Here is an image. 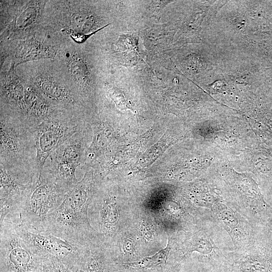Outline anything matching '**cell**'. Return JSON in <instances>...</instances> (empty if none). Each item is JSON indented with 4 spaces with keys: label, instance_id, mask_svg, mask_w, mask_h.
I'll return each mask as SVG.
<instances>
[{
    "label": "cell",
    "instance_id": "7c38bea8",
    "mask_svg": "<svg viewBox=\"0 0 272 272\" xmlns=\"http://www.w3.org/2000/svg\"><path fill=\"white\" fill-rule=\"evenodd\" d=\"M13 70L12 68L1 79V108L18 114L29 123L25 102L24 82Z\"/></svg>",
    "mask_w": 272,
    "mask_h": 272
},
{
    "label": "cell",
    "instance_id": "5b68a950",
    "mask_svg": "<svg viewBox=\"0 0 272 272\" xmlns=\"http://www.w3.org/2000/svg\"><path fill=\"white\" fill-rule=\"evenodd\" d=\"M87 123L83 118L57 111L38 126L35 131V143L39 174L51 154Z\"/></svg>",
    "mask_w": 272,
    "mask_h": 272
},
{
    "label": "cell",
    "instance_id": "277c9868",
    "mask_svg": "<svg viewBox=\"0 0 272 272\" xmlns=\"http://www.w3.org/2000/svg\"><path fill=\"white\" fill-rule=\"evenodd\" d=\"M38 175L35 171L0 164V223L6 218L20 219Z\"/></svg>",
    "mask_w": 272,
    "mask_h": 272
},
{
    "label": "cell",
    "instance_id": "ac0fdd59",
    "mask_svg": "<svg viewBox=\"0 0 272 272\" xmlns=\"http://www.w3.org/2000/svg\"><path fill=\"white\" fill-rule=\"evenodd\" d=\"M103 252L89 246L85 249L79 272H113Z\"/></svg>",
    "mask_w": 272,
    "mask_h": 272
},
{
    "label": "cell",
    "instance_id": "ba28073f",
    "mask_svg": "<svg viewBox=\"0 0 272 272\" xmlns=\"http://www.w3.org/2000/svg\"><path fill=\"white\" fill-rule=\"evenodd\" d=\"M19 234L30 249L42 257L57 259L79 268L84 247H77L68 241L47 233L31 231L15 220Z\"/></svg>",
    "mask_w": 272,
    "mask_h": 272
},
{
    "label": "cell",
    "instance_id": "e0dca14e",
    "mask_svg": "<svg viewBox=\"0 0 272 272\" xmlns=\"http://www.w3.org/2000/svg\"><path fill=\"white\" fill-rule=\"evenodd\" d=\"M171 247L169 240L167 247L155 254L135 262L122 263L121 265L124 270L130 272H146L154 270L161 265L166 264Z\"/></svg>",
    "mask_w": 272,
    "mask_h": 272
},
{
    "label": "cell",
    "instance_id": "8992f818",
    "mask_svg": "<svg viewBox=\"0 0 272 272\" xmlns=\"http://www.w3.org/2000/svg\"><path fill=\"white\" fill-rule=\"evenodd\" d=\"M1 272H41L45 257L34 253L19 234L14 220L0 223Z\"/></svg>",
    "mask_w": 272,
    "mask_h": 272
},
{
    "label": "cell",
    "instance_id": "30bf717a",
    "mask_svg": "<svg viewBox=\"0 0 272 272\" xmlns=\"http://www.w3.org/2000/svg\"><path fill=\"white\" fill-rule=\"evenodd\" d=\"M211 212L216 224L229 234L235 250L247 247L268 228L252 224L222 199L213 205Z\"/></svg>",
    "mask_w": 272,
    "mask_h": 272
},
{
    "label": "cell",
    "instance_id": "d6986e66",
    "mask_svg": "<svg viewBox=\"0 0 272 272\" xmlns=\"http://www.w3.org/2000/svg\"><path fill=\"white\" fill-rule=\"evenodd\" d=\"M65 16L63 28L68 34H87L92 28L93 22L87 13L79 8H73Z\"/></svg>",
    "mask_w": 272,
    "mask_h": 272
},
{
    "label": "cell",
    "instance_id": "4fadbf2b",
    "mask_svg": "<svg viewBox=\"0 0 272 272\" xmlns=\"http://www.w3.org/2000/svg\"><path fill=\"white\" fill-rule=\"evenodd\" d=\"M97 210L96 217L99 229L106 236L113 234L118 219L117 198L110 189L97 190V186L90 203Z\"/></svg>",
    "mask_w": 272,
    "mask_h": 272
},
{
    "label": "cell",
    "instance_id": "3957f363",
    "mask_svg": "<svg viewBox=\"0 0 272 272\" xmlns=\"http://www.w3.org/2000/svg\"><path fill=\"white\" fill-rule=\"evenodd\" d=\"M67 192L44 167L21 212V223L31 231L45 233L48 215L61 204Z\"/></svg>",
    "mask_w": 272,
    "mask_h": 272
},
{
    "label": "cell",
    "instance_id": "2e32d148",
    "mask_svg": "<svg viewBox=\"0 0 272 272\" xmlns=\"http://www.w3.org/2000/svg\"><path fill=\"white\" fill-rule=\"evenodd\" d=\"M54 46L46 45L35 40L25 41L18 47L14 66L20 63L42 58H54L56 55Z\"/></svg>",
    "mask_w": 272,
    "mask_h": 272
},
{
    "label": "cell",
    "instance_id": "9c48e42d",
    "mask_svg": "<svg viewBox=\"0 0 272 272\" xmlns=\"http://www.w3.org/2000/svg\"><path fill=\"white\" fill-rule=\"evenodd\" d=\"M223 272H272V234L269 228L247 247L227 252Z\"/></svg>",
    "mask_w": 272,
    "mask_h": 272
},
{
    "label": "cell",
    "instance_id": "52a82bcc",
    "mask_svg": "<svg viewBox=\"0 0 272 272\" xmlns=\"http://www.w3.org/2000/svg\"><path fill=\"white\" fill-rule=\"evenodd\" d=\"M89 124L87 123L55 150L49 157L50 164L44 166L58 183L68 191L79 182L76 172L84 162L88 148Z\"/></svg>",
    "mask_w": 272,
    "mask_h": 272
},
{
    "label": "cell",
    "instance_id": "44dd1931",
    "mask_svg": "<svg viewBox=\"0 0 272 272\" xmlns=\"http://www.w3.org/2000/svg\"><path fill=\"white\" fill-rule=\"evenodd\" d=\"M109 24L104 26L103 27H101L97 30H95L94 32L89 33V34H72L70 36L71 38L77 43H83L85 42L88 38H89L92 35H94L95 33L99 31V30L103 29L104 27L108 26Z\"/></svg>",
    "mask_w": 272,
    "mask_h": 272
},
{
    "label": "cell",
    "instance_id": "cb8c5ba5",
    "mask_svg": "<svg viewBox=\"0 0 272 272\" xmlns=\"http://www.w3.org/2000/svg\"><path fill=\"white\" fill-rule=\"evenodd\" d=\"M141 228L145 237L148 240L151 239L153 236L152 227L148 224L143 222Z\"/></svg>",
    "mask_w": 272,
    "mask_h": 272
},
{
    "label": "cell",
    "instance_id": "7402d4cb",
    "mask_svg": "<svg viewBox=\"0 0 272 272\" xmlns=\"http://www.w3.org/2000/svg\"><path fill=\"white\" fill-rule=\"evenodd\" d=\"M122 249L126 255H132L135 252L134 242L130 239L125 240L123 244Z\"/></svg>",
    "mask_w": 272,
    "mask_h": 272
},
{
    "label": "cell",
    "instance_id": "6da1fadb",
    "mask_svg": "<svg viewBox=\"0 0 272 272\" xmlns=\"http://www.w3.org/2000/svg\"><path fill=\"white\" fill-rule=\"evenodd\" d=\"M96 183L93 169L85 167L82 180L66 193L61 204L48 215L45 233L77 247L89 245L93 229L89 222L88 210Z\"/></svg>",
    "mask_w": 272,
    "mask_h": 272
},
{
    "label": "cell",
    "instance_id": "7a4b0ae2",
    "mask_svg": "<svg viewBox=\"0 0 272 272\" xmlns=\"http://www.w3.org/2000/svg\"><path fill=\"white\" fill-rule=\"evenodd\" d=\"M35 130L21 116L1 108L0 164L38 173Z\"/></svg>",
    "mask_w": 272,
    "mask_h": 272
},
{
    "label": "cell",
    "instance_id": "8fae6325",
    "mask_svg": "<svg viewBox=\"0 0 272 272\" xmlns=\"http://www.w3.org/2000/svg\"><path fill=\"white\" fill-rule=\"evenodd\" d=\"M216 225L213 218L200 226L183 244L177 261H183L196 252L201 255V261L206 267L222 272L227 260V252H223L216 243L214 233Z\"/></svg>",
    "mask_w": 272,
    "mask_h": 272
},
{
    "label": "cell",
    "instance_id": "9a60e30c",
    "mask_svg": "<svg viewBox=\"0 0 272 272\" xmlns=\"http://www.w3.org/2000/svg\"><path fill=\"white\" fill-rule=\"evenodd\" d=\"M24 86L28 121L36 129L41 123L59 111L53 108L32 85L24 82Z\"/></svg>",
    "mask_w": 272,
    "mask_h": 272
},
{
    "label": "cell",
    "instance_id": "ffe728a7",
    "mask_svg": "<svg viewBox=\"0 0 272 272\" xmlns=\"http://www.w3.org/2000/svg\"><path fill=\"white\" fill-rule=\"evenodd\" d=\"M41 2H30L18 12L12 24L14 33L24 32L33 26L38 18Z\"/></svg>",
    "mask_w": 272,
    "mask_h": 272
},
{
    "label": "cell",
    "instance_id": "603a6c76",
    "mask_svg": "<svg viewBox=\"0 0 272 272\" xmlns=\"http://www.w3.org/2000/svg\"><path fill=\"white\" fill-rule=\"evenodd\" d=\"M41 272H56L52 260L50 258H45Z\"/></svg>",
    "mask_w": 272,
    "mask_h": 272
},
{
    "label": "cell",
    "instance_id": "5bb4252c",
    "mask_svg": "<svg viewBox=\"0 0 272 272\" xmlns=\"http://www.w3.org/2000/svg\"><path fill=\"white\" fill-rule=\"evenodd\" d=\"M66 62L68 72L72 79V85L87 106L92 88L86 59L79 52L73 51L67 56Z\"/></svg>",
    "mask_w": 272,
    "mask_h": 272
},
{
    "label": "cell",
    "instance_id": "d4e9b609",
    "mask_svg": "<svg viewBox=\"0 0 272 272\" xmlns=\"http://www.w3.org/2000/svg\"><path fill=\"white\" fill-rule=\"evenodd\" d=\"M202 272H218V271L212 268L205 267V269Z\"/></svg>",
    "mask_w": 272,
    "mask_h": 272
}]
</instances>
